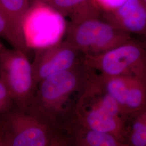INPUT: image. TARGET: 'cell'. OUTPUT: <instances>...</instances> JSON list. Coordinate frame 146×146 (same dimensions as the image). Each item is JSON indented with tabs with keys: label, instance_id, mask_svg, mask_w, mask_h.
<instances>
[{
	"label": "cell",
	"instance_id": "277c9868",
	"mask_svg": "<svg viewBox=\"0 0 146 146\" xmlns=\"http://www.w3.org/2000/svg\"><path fill=\"white\" fill-rule=\"evenodd\" d=\"M94 73L83 62L48 76L38 84L37 99L47 110H61L73 94H82Z\"/></svg>",
	"mask_w": 146,
	"mask_h": 146
},
{
	"label": "cell",
	"instance_id": "ac0fdd59",
	"mask_svg": "<svg viewBox=\"0 0 146 146\" xmlns=\"http://www.w3.org/2000/svg\"><path fill=\"white\" fill-rule=\"evenodd\" d=\"M0 146H7L5 142V141H4L3 140L0 142Z\"/></svg>",
	"mask_w": 146,
	"mask_h": 146
},
{
	"label": "cell",
	"instance_id": "7c38bea8",
	"mask_svg": "<svg viewBox=\"0 0 146 146\" xmlns=\"http://www.w3.org/2000/svg\"><path fill=\"white\" fill-rule=\"evenodd\" d=\"M127 0H93L101 14L112 12L123 5Z\"/></svg>",
	"mask_w": 146,
	"mask_h": 146
},
{
	"label": "cell",
	"instance_id": "4fadbf2b",
	"mask_svg": "<svg viewBox=\"0 0 146 146\" xmlns=\"http://www.w3.org/2000/svg\"><path fill=\"white\" fill-rule=\"evenodd\" d=\"M13 100L5 84L0 79V103L11 107Z\"/></svg>",
	"mask_w": 146,
	"mask_h": 146
},
{
	"label": "cell",
	"instance_id": "d6986e66",
	"mask_svg": "<svg viewBox=\"0 0 146 146\" xmlns=\"http://www.w3.org/2000/svg\"><path fill=\"white\" fill-rule=\"evenodd\" d=\"M142 1L146 5V0H142Z\"/></svg>",
	"mask_w": 146,
	"mask_h": 146
},
{
	"label": "cell",
	"instance_id": "e0dca14e",
	"mask_svg": "<svg viewBox=\"0 0 146 146\" xmlns=\"http://www.w3.org/2000/svg\"><path fill=\"white\" fill-rule=\"evenodd\" d=\"M48 0H34V3H44L46 4Z\"/></svg>",
	"mask_w": 146,
	"mask_h": 146
},
{
	"label": "cell",
	"instance_id": "5bb4252c",
	"mask_svg": "<svg viewBox=\"0 0 146 146\" xmlns=\"http://www.w3.org/2000/svg\"><path fill=\"white\" fill-rule=\"evenodd\" d=\"M0 35L5 37L9 42L10 35L8 26L5 19L0 13Z\"/></svg>",
	"mask_w": 146,
	"mask_h": 146
},
{
	"label": "cell",
	"instance_id": "9a60e30c",
	"mask_svg": "<svg viewBox=\"0 0 146 146\" xmlns=\"http://www.w3.org/2000/svg\"><path fill=\"white\" fill-rule=\"evenodd\" d=\"M5 135V128L2 120H0V142L3 140Z\"/></svg>",
	"mask_w": 146,
	"mask_h": 146
},
{
	"label": "cell",
	"instance_id": "30bf717a",
	"mask_svg": "<svg viewBox=\"0 0 146 146\" xmlns=\"http://www.w3.org/2000/svg\"><path fill=\"white\" fill-rule=\"evenodd\" d=\"M46 5L63 17H68L70 23L101 15L93 0H48Z\"/></svg>",
	"mask_w": 146,
	"mask_h": 146
},
{
	"label": "cell",
	"instance_id": "ba28073f",
	"mask_svg": "<svg viewBox=\"0 0 146 146\" xmlns=\"http://www.w3.org/2000/svg\"><path fill=\"white\" fill-rule=\"evenodd\" d=\"M101 14L121 30L146 41V5L142 0H127L115 11Z\"/></svg>",
	"mask_w": 146,
	"mask_h": 146
},
{
	"label": "cell",
	"instance_id": "6da1fadb",
	"mask_svg": "<svg viewBox=\"0 0 146 146\" xmlns=\"http://www.w3.org/2000/svg\"><path fill=\"white\" fill-rule=\"evenodd\" d=\"M94 75L95 74L76 104L78 125L112 134L125 142L129 120L115 100L96 81Z\"/></svg>",
	"mask_w": 146,
	"mask_h": 146
},
{
	"label": "cell",
	"instance_id": "5b68a950",
	"mask_svg": "<svg viewBox=\"0 0 146 146\" xmlns=\"http://www.w3.org/2000/svg\"><path fill=\"white\" fill-rule=\"evenodd\" d=\"M0 79L16 104L23 107L30 102L36 84L31 64L25 54L15 49H1Z\"/></svg>",
	"mask_w": 146,
	"mask_h": 146
},
{
	"label": "cell",
	"instance_id": "ffe728a7",
	"mask_svg": "<svg viewBox=\"0 0 146 146\" xmlns=\"http://www.w3.org/2000/svg\"><path fill=\"white\" fill-rule=\"evenodd\" d=\"M143 41H145V43H146V41H145V40H143Z\"/></svg>",
	"mask_w": 146,
	"mask_h": 146
},
{
	"label": "cell",
	"instance_id": "8fae6325",
	"mask_svg": "<svg viewBox=\"0 0 146 146\" xmlns=\"http://www.w3.org/2000/svg\"><path fill=\"white\" fill-rule=\"evenodd\" d=\"M78 126L75 146H127L125 141L112 134Z\"/></svg>",
	"mask_w": 146,
	"mask_h": 146
},
{
	"label": "cell",
	"instance_id": "2e32d148",
	"mask_svg": "<svg viewBox=\"0 0 146 146\" xmlns=\"http://www.w3.org/2000/svg\"><path fill=\"white\" fill-rule=\"evenodd\" d=\"M9 109H10V107L0 103V114L7 113V111H9Z\"/></svg>",
	"mask_w": 146,
	"mask_h": 146
},
{
	"label": "cell",
	"instance_id": "7a4b0ae2",
	"mask_svg": "<svg viewBox=\"0 0 146 146\" xmlns=\"http://www.w3.org/2000/svg\"><path fill=\"white\" fill-rule=\"evenodd\" d=\"M65 40L84 55H94L108 51L133 38L128 33L105 20L101 15L70 23Z\"/></svg>",
	"mask_w": 146,
	"mask_h": 146
},
{
	"label": "cell",
	"instance_id": "3957f363",
	"mask_svg": "<svg viewBox=\"0 0 146 146\" xmlns=\"http://www.w3.org/2000/svg\"><path fill=\"white\" fill-rule=\"evenodd\" d=\"M84 62L101 75L146 78V43L133 38L99 54L84 55Z\"/></svg>",
	"mask_w": 146,
	"mask_h": 146
},
{
	"label": "cell",
	"instance_id": "52a82bcc",
	"mask_svg": "<svg viewBox=\"0 0 146 146\" xmlns=\"http://www.w3.org/2000/svg\"><path fill=\"white\" fill-rule=\"evenodd\" d=\"M2 121L7 146H48L47 127L36 118L13 111L7 113Z\"/></svg>",
	"mask_w": 146,
	"mask_h": 146
},
{
	"label": "cell",
	"instance_id": "9c48e42d",
	"mask_svg": "<svg viewBox=\"0 0 146 146\" xmlns=\"http://www.w3.org/2000/svg\"><path fill=\"white\" fill-rule=\"evenodd\" d=\"M31 7L29 0H0V13L8 26L9 42L14 49L26 55L29 54V48L27 44L23 26Z\"/></svg>",
	"mask_w": 146,
	"mask_h": 146
},
{
	"label": "cell",
	"instance_id": "8992f818",
	"mask_svg": "<svg viewBox=\"0 0 146 146\" xmlns=\"http://www.w3.org/2000/svg\"><path fill=\"white\" fill-rule=\"evenodd\" d=\"M84 55L65 40L36 49L31 63L35 83L52 75L69 69L83 62Z\"/></svg>",
	"mask_w": 146,
	"mask_h": 146
},
{
	"label": "cell",
	"instance_id": "44dd1931",
	"mask_svg": "<svg viewBox=\"0 0 146 146\" xmlns=\"http://www.w3.org/2000/svg\"><path fill=\"white\" fill-rule=\"evenodd\" d=\"M56 146L55 145H53V146Z\"/></svg>",
	"mask_w": 146,
	"mask_h": 146
}]
</instances>
